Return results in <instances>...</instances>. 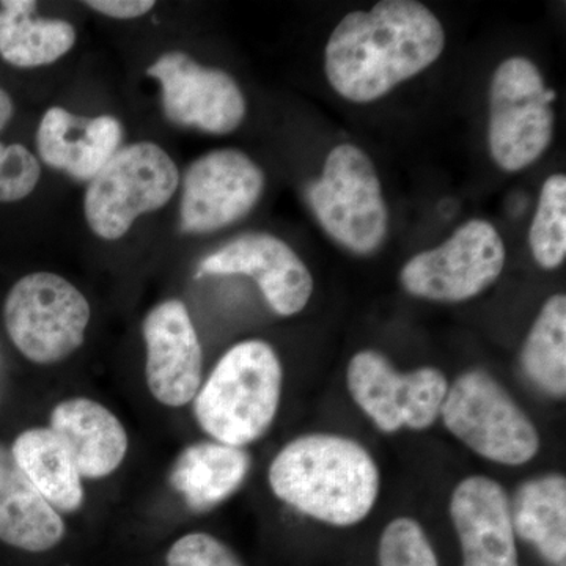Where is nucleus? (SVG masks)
<instances>
[{
    "label": "nucleus",
    "instance_id": "4468645a",
    "mask_svg": "<svg viewBox=\"0 0 566 566\" xmlns=\"http://www.w3.org/2000/svg\"><path fill=\"white\" fill-rule=\"evenodd\" d=\"M147 345L148 389L159 403L180 408L202 386L203 354L188 308L180 300L153 307L142 324Z\"/></svg>",
    "mask_w": 566,
    "mask_h": 566
},
{
    "label": "nucleus",
    "instance_id": "a211bd4d",
    "mask_svg": "<svg viewBox=\"0 0 566 566\" xmlns=\"http://www.w3.org/2000/svg\"><path fill=\"white\" fill-rule=\"evenodd\" d=\"M65 536L62 516L32 485L9 447L0 442V542L44 553Z\"/></svg>",
    "mask_w": 566,
    "mask_h": 566
},
{
    "label": "nucleus",
    "instance_id": "f3484780",
    "mask_svg": "<svg viewBox=\"0 0 566 566\" xmlns=\"http://www.w3.org/2000/svg\"><path fill=\"white\" fill-rule=\"evenodd\" d=\"M50 428L85 479L111 475L128 452V434L120 420L88 398L61 401L52 409Z\"/></svg>",
    "mask_w": 566,
    "mask_h": 566
},
{
    "label": "nucleus",
    "instance_id": "cd10ccee",
    "mask_svg": "<svg viewBox=\"0 0 566 566\" xmlns=\"http://www.w3.org/2000/svg\"><path fill=\"white\" fill-rule=\"evenodd\" d=\"M85 6L115 20H134L153 10V0H91Z\"/></svg>",
    "mask_w": 566,
    "mask_h": 566
},
{
    "label": "nucleus",
    "instance_id": "9d476101",
    "mask_svg": "<svg viewBox=\"0 0 566 566\" xmlns=\"http://www.w3.org/2000/svg\"><path fill=\"white\" fill-rule=\"evenodd\" d=\"M346 382L356 405L386 433L424 430L441 416L449 382L434 367L395 370L382 354L365 349L353 357Z\"/></svg>",
    "mask_w": 566,
    "mask_h": 566
},
{
    "label": "nucleus",
    "instance_id": "412c9836",
    "mask_svg": "<svg viewBox=\"0 0 566 566\" xmlns=\"http://www.w3.org/2000/svg\"><path fill=\"white\" fill-rule=\"evenodd\" d=\"M11 453L32 485L59 515L77 512L84 504L80 471L51 428L22 431L14 439Z\"/></svg>",
    "mask_w": 566,
    "mask_h": 566
},
{
    "label": "nucleus",
    "instance_id": "6e6552de",
    "mask_svg": "<svg viewBox=\"0 0 566 566\" xmlns=\"http://www.w3.org/2000/svg\"><path fill=\"white\" fill-rule=\"evenodd\" d=\"M538 66L527 57H510L495 69L490 87L488 142L494 163L505 172H520L547 150L554 133L551 103Z\"/></svg>",
    "mask_w": 566,
    "mask_h": 566
},
{
    "label": "nucleus",
    "instance_id": "2eb2a0df",
    "mask_svg": "<svg viewBox=\"0 0 566 566\" xmlns=\"http://www.w3.org/2000/svg\"><path fill=\"white\" fill-rule=\"evenodd\" d=\"M450 516L463 566H520L510 499L501 483L468 476L453 491Z\"/></svg>",
    "mask_w": 566,
    "mask_h": 566
},
{
    "label": "nucleus",
    "instance_id": "7ed1b4c3",
    "mask_svg": "<svg viewBox=\"0 0 566 566\" xmlns=\"http://www.w3.org/2000/svg\"><path fill=\"white\" fill-rule=\"evenodd\" d=\"M283 371L273 346L245 340L232 346L193 398V416L214 441L233 447L262 438L281 405Z\"/></svg>",
    "mask_w": 566,
    "mask_h": 566
},
{
    "label": "nucleus",
    "instance_id": "bb28decb",
    "mask_svg": "<svg viewBox=\"0 0 566 566\" xmlns=\"http://www.w3.org/2000/svg\"><path fill=\"white\" fill-rule=\"evenodd\" d=\"M167 566H243L226 543L210 534L181 536L167 553Z\"/></svg>",
    "mask_w": 566,
    "mask_h": 566
},
{
    "label": "nucleus",
    "instance_id": "1a4fd4ad",
    "mask_svg": "<svg viewBox=\"0 0 566 566\" xmlns=\"http://www.w3.org/2000/svg\"><path fill=\"white\" fill-rule=\"evenodd\" d=\"M493 223L472 219L438 248L417 253L401 270L406 292L436 303H463L490 289L505 264Z\"/></svg>",
    "mask_w": 566,
    "mask_h": 566
},
{
    "label": "nucleus",
    "instance_id": "0eeeda50",
    "mask_svg": "<svg viewBox=\"0 0 566 566\" xmlns=\"http://www.w3.org/2000/svg\"><path fill=\"white\" fill-rule=\"evenodd\" d=\"M441 417L450 433L494 463L526 464L538 453L535 424L486 371H465L449 386Z\"/></svg>",
    "mask_w": 566,
    "mask_h": 566
},
{
    "label": "nucleus",
    "instance_id": "f257e3e1",
    "mask_svg": "<svg viewBox=\"0 0 566 566\" xmlns=\"http://www.w3.org/2000/svg\"><path fill=\"white\" fill-rule=\"evenodd\" d=\"M444 48V28L427 6L382 0L338 22L324 51V71L338 95L371 103L433 65Z\"/></svg>",
    "mask_w": 566,
    "mask_h": 566
},
{
    "label": "nucleus",
    "instance_id": "f8f14e48",
    "mask_svg": "<svg viewBox=\"0 0 566 566\" xmlns=\"http://www.w3.org/2000/svg\"><path fill=\"white\" fill-rule=\"evenodd\" d=\"M163 88L167 120L210 134H230L245 117V99L237 81L219 69L199 65L185 52H167L150 69Z\"/></svg>",
    "mask_w": 566,
    "mask_h": 566
},
{
    "label": "nucleus",
    "instance_id": "5701e85b",
    "mask_svg": "<svg viewBox=\"0 0 566 566\" xmlns=\"http://www.w3.org/2000/svg\"><path fill=\"white\" fill-rule=\"evenodd\" d=\"M524 371L553 397L566 392V297L554 294L543 305L521 353Z\"/></svg>",
    "mask_w": 566,
    "mask_h": 566
},
{
    "label": "nucleus",
    "instance_id": "ddd939ff",
    "mask_svg": "<svg viewBox=\"0 0 566 566\" xmlns=\"http://www.w3.org/2000/svg\"><path fill=\"white\" fill-rule=\"evenodd\" d=\"M200 274L249 275L275 314H300L314 293V277L289 244L270 233L234 238L200 263Z\"/></svg>",
    "mask_w": 566,
    "mask_h": 566
},
{
    "label": "nucleus",
    "instance_id": "c85d7f7f",
    "mask_svg": "<svg viewBox=\"0 0 566 566\" xmlns=\"http://www.w3.org/2000/svg\"><path fill=\"white\" fill-rule=\"evenodd\" d=\"M13 112V102H11L9 93L0 88V132L9 125Z\"/></svg>",
    "mask_w": 566,
    "mask_h": 566
},
{
    "label": "nucleus",
    "instance_id": "20e7f679",
    "mask_svg": "<svg viewBox=\"0 0 566 566\" xmlns=\"http://www.w3.org/2000/svg\"><path fill=\"white\" fill-rule=\"evenodd\" d=\"M308 203L324 232L348 251L368 255L385 243L389 214L381 180L356 145L331 150L322 177L308 189Z\"/></svg>",
    "mask_w": 566,
    "mask_h": 566
},
{
    "label": "nucleus",
    "instance_id": "9b49d317",
    "mask_svg": "<svg viewBox=\"0 0 566 566\" xmlns=\"http://www.w3.org/2000/svg\"><path fill=\"white\" fill-rule=\"evenodd\" d=\"M263 189V170L245 153H207L182 180L181 232L211 233L232 226L255 208Z\"/></svg>",
    "mask_w": 566,
    "mask_h": 566
},
{
    "label": "nucleus",
    "instance_id": "393cba45",
    "mask_svg": "<svg viewBox=\"0 0 566 566\" xmlns=\"http://www.w3.org/2000/svg\"><path fill=\"white\" fill-rule=\"evenodd\" d=\"M379 566H439L430 539L415 520L398 517L379 539Z\"/></svg>",
    "mask_w": 566,
    "mask_h": 566
},
{
    "label": "nucleus",
    "instance_id": "4be33fe9",
    "mask_svg": "<svg viewBox=\"0 0 566 566\" xmlns=\"http://www.w3.org/2000/svg\"><path fill=\"white\" fill-rule=\"evenodd\" d=\"M512 510L515 535L534 545L545 560L564 564L566 557V480L543 475L517 488Z\"/></svg>",
    "mask_w": 566,
    "mask_h": 566
},
{
    "label": "nucleus",
    "instance_id": "aec40b11",
    "mask_svg": "<svg viewBox=\"0 0 566 566\" xmlns=\"http://www.w3.org/2000/svg\"><path fill=\"white\" fill-rule=\"evenodd\" d=\"M33 0L0 2V57L18 69L51 65L76 43L69 21L35 17Z\"/></svg>",
    "mask_w": 566,
    "mask_h": 566
},
{
    "label": "nucleus",
    "instance_id": "39448f33",
    "mask_svg": "<svg viewBox=\"0 0 566 566\" xmlns=\"http://www.w3.org/2000/svg\"><path fill=\"white\" fill-rule=\"evenodd\" d=\"M180 185L177 164L159 145L139 142L112 156L88 182L85 219L96 237L120 240L137 218L161 210Z\"/></svg>",
    "mask_w": 566,
    "mask_h": 566
},
{
    "label": "nucleus",
    "instance_id": "6ab92c4d",
    "mask_svg": "<svg viewBox=\"0 0 566 566\" xmlns=\"http://www.w3.org/2000/svg\"><path fill=\"white\" fill-rule=\"evenodd\" d=\"M251 469L243 447L202 441L186 447L175 461L169 482L192 512H210L237 493Z\"/></svg>",
    "mask_w": 566,
    "mask_h": 566
},
{
    "label": "nucleus",
    "instance_id": "a878e982",
    "mask_svg": "<svg viewBox=\"0 0 566 566\" xmlns=\"http://www.w3.org/2000/svg\"><path fill=\"white\" fill-rule=\"evenodd\" d=\"M39 159L24 145L0 142V202H20L39 185Z\"/></svg>",
    "mask_w": 566,
    "mask_h": 566
},
{
    "label": "nucleus",
    "instance_id": "dca6fc26",
    "mask_svg": "<svg viewBox=\"0 0 566 566\" xmlns=\"http://www.w3.org/2000/svg\"><path fill=\"white\" fill-rule=\"evenodd\" d=\"M123 129L111 115L76 117L62 107L43 115L36 133L41 161L77 181L91 182L120 150Z\"/></svg>",
    "mask_w": 566,
    "mask_h": 566
},
{
    "label": "nucleus",
    "instance_id": "b1692460",
    "mask_svg": "<svg viewBox=\"0 0 566 566\" xmlns=\"http://www.w3.org/2000/svg\"><path fill=\"white\" fill-rule=\"evenodd\" d=\"M532 255L545 270H556L566 256V178H547L528 233Z\"/></svg>",
    "mask_w": 566,
    "mask_h": 566
},
{
    "label": "nucleus",
    "instance_id": "423d86ee",
    "mask_svg": "<svg viewBox=\"0 0 566 566\" xmlns=\"http://www.w3.org/2000/svg\"><path fill=\"white\" fill-rule=\"evenodd\" d=\"M92 308L73 283L54 273L20 279L3 304V323L18 352L33 364L61 363L84 344Z\"/></svg>",
    "mask_w": 566,
    "mask_h": 566
},
{
    "label": "nucleus",
    "instance_id": "f03ea898",
    "mask_svg": "<svg viewBox=\"0 0 566 566\" xmlns=\"http://www.w3.org/2000/svg\"><path fill=\"white\" fill-rule=\"evenodd\" d=\"M282 502L331 526L360 523L374 510L381 475L374 458L353 439L305 434L283 447L270 468Z\"/></svg>",
    "mask_w": 566,
    "mask_h": 566
}]
</instances>
